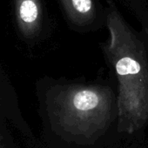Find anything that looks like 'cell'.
<instances>
[{
  "mask_svg": "<svg viewBox=\"0 0 148 148\" xmlns=\"http://www.w3.org/2000/svg\"><path fill=\"white\" fill-rule=\"evenodd\" d=\"M105 52L119 82V131L132 133L148 121V60L142 42L109 3Z\"/></svg>",
  "mask_w": 148,
  "mask_h": 148,
  "instance_id": "obj_1",
  "label": "cell"
},
{
  "mask_svg": "<svg viewBox=\"0 0 148 148\" xmlns=\"http://www.w3.org/2000/svg\"><path fill=\"white\" fill-rule=\"evenodd\" d=\"M115 97L107 87L69 85L56 86L47 95L52 120L72 137L92 140L108 127Z\"/></svg>",
  "mask_w": 148,
  "mask_h": 148,
  "instance_id": "obj_2",
  "label": "cell"
},
{
  "mask_svg": "<svg viewBox=\"0 0 148 148\" xmlns=\"http://www.w3.org/2000/svg\"><path fill=\"white\" fill-rule=\"evenodd\" d=\"M14 18L18 35L25 40L34 39L43 25L41 0H14Z\"/></svg>",
  "mask_w": 148,
  "mask_h": 148,
  "instance_id": "obj_3",
  "label": "cell"
},
{
  "mask_svg": "<svg viewBox=\"0 0 148 148\" xmlns=\"http://www.w3.org/2000/svg\"><path fill=\"white\" fill-rule=\"evenodd\" d=\"M70 20L79 25L91 23L95 18L93 0H59Z\"/></svg>",
  "mask_w": 148,
  "mask_h": 148,
  "instance_id": "obj_4",
  "label": "cell"
},
{
  "mask_svg": "<svg viewBox=\"0 0 148 148\" xmlns=\"http://www.w3.org/2000/svg\"><path fill=\"white\" fill-rule=\"evenodd\" d=\"M146 32H147V33H148V28H147V31H146Z\"/></svg>",
  "mask_w": 148,
  "mask_h": 148,
  "instance_id": "obj_5",
  "label": "cell"
}]
</instances>
